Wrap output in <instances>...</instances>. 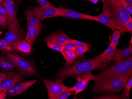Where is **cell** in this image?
Wrapping results in <instances>:
<instances>
[{
    "label": "cell",
    "mask_w": 132,
    "mask_h": 99,
    "mask_svg": "<svg viewBox=\"0 0 132 99\" xmlns=\"http://www.w3.org/2000/svg\"><path fill=\"white\" fill-rule=\"evenodd\" d=\"M108 63L99 62L94 59L81 58L70 66H66L57 73V80L62 81L67 77L76 78L80 75L96 69H104L108 67Z\"/></svg>",
    "instance_id": "obj_1"
},
{
    "label": "cell",
    "mask_w": 132,
    "mask_h": 99,
    "mask_svg": "<svg viewBox=\"0 0 132 99\" xmlns=\"http://www.w3.org/2000/svg\"><path fill=\"white\" fill-rule=\"evenodd\" d=\"M103 10H106L109 13L113 20L121 28V32H126L125 26L127 23L132 20L128 12L122 6L118 0H105L103 1Z\"/></svg>",
    "instance_id": "obj_2"
},
{
    "label": "cell",
    "mask_w": 132,
    "mask_h": 99,
    "mask_svg": "<svg viewBox=\"0 0 132 99\" xmlns=\"http://www.w3.org/2000/svg\"><path fill=\"white\" fill-rule=\"evenodd\" d=\"M129 77H101L96 76L95 83L93 87L95 93H117L124 88Z\"/></svg>",
    "instance_id": "obj_3"
},
{
    "label": "cell",
    "mask_w": 132,
    "mask_h": 99,
    "mask_svg": "<svg viewBox=\"0 0 132 99\" xmlns=\"http://www.w3.org/2000/svg\"><path fill=\"white\" fill-rule=\"evenodd\" d=\"M132 76V55L120 61H115L96 75V76L101 77H129Z\"/></svg>",
    "instance_id": "obj_4"
},
{
    "label": "cell",
    "mask_w": 132,
    "mask_h": 99,
    "mask_svg": "<svg viewBox=\"0 0 132 99\" xmlns=\"http://www.w3.org/2000/svg\"><path fill=\"white\" fill-rule=\"evenodd\" d=\"M7 55L13 60L19 69L21 74L23 75L37 76L38 72L34 66L29 60L22 57L15 52L7 53Z\"/></svg>",
    "instance_id": "obj_5"
},
{
    "label": "cell",
    "mask_w": 132,
    "mask_h": 99,
    "mask_svg": "<svg viewBox=\"0 0 132 99\" xmlns=\"http://www.w3.org/2000/svg\"><path fill=\"white\" fill-rule=\"evenodd\" d=\"M43 82L47 89L49 99H57L63 92L71 91V87L65 85L61 81L44 80Z\"/></svg>",
    "instance_id": "obj_6"
},
{
    "label": "cell",
    "mask_w": 132,
    "mask_h": 99,
    "mask_svg": "<svg viewBox=\"0 0 132 99\" xmlns=\"http://www.w3.org/2000/svg\"><path fill=\"white\" fill-rule=\"evenodd\" d=\"M76 78L77 82L73 87H71V91L75 92V97L78 94L86 88L90 80H95L96 75H93L91 71H88L84 73V74L78 75Z\"/></svg>",
    "instance_id": "obj_7"
},
{
    "label": "cell",
    "mask_w": 132,
    "mask_h": 99,
    "mask_svg": "<svg viewBox=\"0 0 132 99\" xmlns=\"http://www.w3.org/2000/svg\"><path fill=\"white\" fill-rule=\"evenodd\" d=\"M8 12L7 28L9 30L17 31L21 29L17 17V10L14 3L3 2Z\"/></svg>",
    "instance_id": "obj_8"
},
{
    "label": "cell",
    "mask_w": 132,
    "mask_h": 99,
    "mask_svg": "<svg viewBox=\"0 0 132 99\" xmlns=\"http://www.w3.org/2000/svg\"><path fill=\"white\" fill-rule=\"evenodd\" d=\"M23 79L21 74L12 71L5 72L4 77L0 82V92L8 90Z\"/></svg>",
    "instance_id": "obj_9"
},
{
    "label": "cell",
    "mask_w": 132,
    "mask_h": 99,
    "mask_svg": "<svg viewBox=\"0 0 132 99\" xmlns=\"http://www.w3.org/2000/svg\"><path fill=\"white\" fill-rule=\"evenodd\" d=\"M37 82V80H31L18 83L8 89L6 91V94L7 95L11 96L20 95L27 91Z\"/></svg>",
    "instance_id": "obj_10"
},
{
    "label": "cell",
    "mask_w": 132,
    "mask_h": 99,
    "mask_svg": "<svg viewBox=\"0 0 132 99\" xmlns=\"http://www.w3.org/2000/svg\"><path fill=\"white\" fill-rule=\"evenodd\" d=\"M3 40L11 46L14 47L23 40H25L23 30L22 29L17 31L9 30L4 36Z\"/></svg>",
    "instance_id": "obj_11"
},
{
    "label": "cell",
    "mask_w": 132,
    "mask_h": 99,
    "mask_svg": "<svg viewBox=\"0 0 132 99\" xmlns=\"http://www.w3.org/2000/svg\"><path fill=\"white\" fill-rule=\"evenodd\" d=\"M95 18V21L100 22L106 26L112 29L113 32L116 30L121 31V27L115 23L110 14L106 10H103V12L98 16H96Z\"/></svg>",
    "instance_id": "obj_12"
},
{
    "label": "cell",
    "mask_w": 132,
    "mask_h": 99,
    "mask_svg": "<svg viewBox=\"0 0 132 99\" xmlns=\"http://www.w3.org/2000/svg\"><path fill=\"white\" fill-rule=\"evenodd\" d=\"M61 17L73 19L96 21L95 16L82 14L75 10L64 8L62 7H61Z\"/></svg>",
    "instance_id": "obj_13"
},
{
    "label": "cell",
    "mask_w": 132,
    "mask_h": 99,
    "mask_svg": "<svg viewBox=\"0 0 132 99\" xmlns=\"http://www.w3.org/2000/svg\"><path fill=\"white\" fill-rule=\"evenodd\" d=\"M40 17V20L43 21L46 18L60 17L61 14V7L56 8L55 6L43 8L36 7Z\"/></svg>",
    "instance_id": "obj_14"
},
{
    "label": "cell",
    "mask_w": 132,
    "mask_h": 99,
    "mask_svg": "<svg viewBox=\"0 0 132 99\" xmlns=\"http://www.w3.org/2000/svg\"><path fill=\"white\" fill-rule=\"evenodd\" d=\"M70 38L67 35L62 32H57L47 36L43 39L46 42L54 43L62 45H65L70 42Z\"/></svg>",
    "instance_id": "obj_15"
},
{
    "label": "cell",
    "mask_w": 132,
    "mask_h": 99,
    "mask_svg": "<svg viewBox=\"0 0 132 99\" xmlns=\"http://www.w3.org/2000/svg\"><path fill=\"white\" fill-rule=\"evenodd\" d=\"M25 16L28 27L35 26L40 22V17L36 7L26 10Z\"/></svg>",
    "instance_id": "obj_16"
},
{
    "label": "cell",
    "mask_w": 132,
    "mask_h": 99,
    "mask_svg": "<svg viewBox=\"0 0 132 99\" xmlns=\"http://www.w3.org/2000/svg\"><path fill=\"white\" fill-rule=\"evenodd\" d=\"M116 48L117 46H114L110 43L109 46L103 53L96 56L94 58L99 62L109 63L112 60L113 53Z\"/></svg>",
    "instance_id": "obj_17"
},
{
    "label": "cell",
    "mask_w": 132,
    "mask_h": 99,
    "mask_svg": "<svg viewBox=\"0 0 132 99\" xmlns=\"http://www.w3.org/2000/svg\"><path fill=\"white\" fill-rule=\"evenodd\" d=\"M132 45H130L127 48L123 49H119L116 48L113 53L112 60L119 61L124 59L130 55H132Z\"/></svg>",
    "instance_id": "obj_18"
},
{
    "label": "cell",
    "mask_w": 132,
    "mask_h": 99,
    "mask_svg": "<svg viewBox=\"0 0 132 99\" xmlns=\"http://www.w3.org/2000/svg\"><path fill=\"white\" fill-rule=\"evenodd\" d=\"M42 23L40 22L39 24L35 26L28 27L26 36L25 40L31 45L33 44L39 32L40 31L42 27Z\"/></svg>",
    "instance_id": "obj_19"
},
{
    "label": "cell",
    "mask_w": 132,
    "mask_h": 99,
    "mask_svg": "<svg viewBox=\"0 0 132 99\" xmlns=\"http://www.w3.org/2000/svg\"><path fill=\"white\" fill-rule=\"evenodd\" d=\"M0 66L5 70H9L17 68L14 62L7 54H0Z\"/></svg>",
    "instance_id": "obj_20"
},
{
    "label": "cell",
    "mask_w": 132,
    "mask_h": 99,
    "mask_svg": "<svg viewBox=\"0 0 132 99\" xmlns=\"http://www.w3.org/2000/svg\"><path fill=\"white\" fill-rule=\"evenodd\" d=\"M13 48L15 51L24 54H28L31 51V44L26 40H23Z\"/></svg>",
    "instance_id": "obj_21"
},
{
    "label": "cell",
    "mask_w": 132,
    "mask_h": 99,
    "mask_svg": "<svg viewBox=\"0 0 132 99\" xmlns=\"http://www.w3.org/2000/svg\"><path fill=\"white\" fill-rule=\"evenodd\" d=\"M78 57L76 55L75 52L69 51L66 53L65 58L66 60L67 66L72 65L76 60Z\"/></svg>",
    "instance_id": "obj_22"
},
{
    "label": "cell",
    "mask_w": 132,
    "mask_h": 99,
    "mask_svg": "<svg viewBox=\"0 0 132 99\" xmlns=\"http://www.w3.org/2000/svg\"><path fill=\"white\" fill-rule=\"evenodd\" d=\"M0 51L5 53H10L15 50L13 47L10 46L3 39L0 38Z\"/></svg>",
    "instance_id": "obj_23"
},
{
    "label": "cell",
    "mask_w": 132,
    "mask_h": 99,
    "mask_svg": "<svg viewBox=\"0 0 132 99\" xmlns=\"http://www.w3.org/2000/svg\"><path fill=\"white\" fill-rule=\"evenodd\" d=\"M129 77L127 82L125 86L123 94L127 99H129L130 92L132 87V77Z\"/></svg>",
    "instance_id": "obj_24"
},
{
    "label": "cell",
    "mask_w": 132,
    "mask_h": 99,
    "mask_svg": "<svg viewBox=\"0 0 132 99\" xmlns=\"http://www.w3.org/2000/svg\"><path fill=\"white\" fill-rule=\"evenodd\" d=\"M121 32L118 30H116L113 31L112 35V38L110 40V43L113 44L114 46H117L119 38L121 36Z\"/></svg>",
    "instance_id": "obj_25"
},
{
    "label": "cell",
    "mask_w": 132,
    "mask_h": 99,
    "mask_svg": "<svg viewBox=\"0 0 132 99\" xmlns=\"http://www.w3.org/2000/svg\"><path fill=\"white\" fill-rule=\"evenodd\" d=\"M76 49V47L75 45L73 43H72L71 42H69L65 44L64 48L61 53L64 59L65 54L67 52L69 51L75 52Z\"/></svg>",
    "instance_id": "obj_26"
},
{
    "label": "cell",
    "mask_w": 132,
    "mask_h": 99,
    "mask_svg": "<svg viewBox=\"0 0 132 99\" xmlns=\"http://www.w3.org/2000/svg\"><path fill=\"white\" fill-rule=\"evenodd\" d=\"M65 45H62L54 43L47 42V46L50 48L61 53L64 48Z\"/></svg>",
    "instance_id": "obj_27"
},
{
    "label": "cell",
    "mask_w": 132,
    "mask_h": 99,
    "mask_svg": "<svg viewBox=\"0 0 132 99\" xmlns=\"http://www.w3.org/2000/svg\"><path fill=\"white\" fill-rule=\"evenodd\" d=\"M95 99H126V97L123 96V94L117 95V94H112V95H103L101 97H97Z\"/></svg>",
    "instance_id": "obj_28"
},
{
    "label": "cell",
    "mask_w": 132,
    "mask_h": 99,
    "mask_svg": "<svg viewBox=\"0 0 132 99\" xmlns=\"http://www.w3.org/2000/svg\"><path fill=\"white\" fill-rule=\"evenodd\" d=\"M70 41L72 43H73L75 45L76 48H81V47L90 48L92 46V44L86 43L84 42H81L80 41L78 40H74V39H72L70 38Z\"/></svg>",
    "instance_id": "obj_29"
},
{
    "label": "cell",
    "mask_w": 132,
    "mask_h": 99,
    "mask_svg": "<svg viewBox=\"0 0 132 99\" xmlns=\"http://www.w3.org/2000/svg\"><path fill=\"white\" fill-rule=\"evenodd\" d=\"M0 15L7 22L8 21V12L3 2L0 3Z\"/></svg>",
    "instance_id": "obj_30"
},
{
    "label": "cell",
    "mask_w": 132,
    "mask_h": 99,
    "mask_svg": "<svg viewBox=\"0 0 132 99\" xmlns=\"http://www.w3.org/2000/svg\"><path fill=\"white\" fill-rule=\"evenodd\" d=\"M122 6L128 12L130 15L132 14V4L129 3L125 0H118Z\"/></svg>",
    "instance_id": "obj_31"
},
{
    "label": "cell",
    "mask_w": 132,
    "mask_h": 99,
    "mask_svg": "<svg viewBox=\"0 0 132 99\" xmlns=\"http://www.w3.org/2000/svg\"><path fill=\"white\" fill-rule=\"evenodd\" d=\"M90 51V48L89 47H81V48H77L75 51L77 57L82 56L84 54L87 53Z\"/></svg>",
    "instance_id": "obj_32"
},
{
    "label": "cell",
    "mask_w": 132,
    "mask_h": 99,
    "mask_svg": "<svg viewBox=\"0 0 132 99\" xmlns=\"http://www.w3.org/2000/svg\"><path fill=\"white\" fill-rule=\"evenodd\" d=\"M75 94L74 91H66L63 92L58 97L57 99H67L70 96Z\"/></svg>",
    "instance_id": "obj_33"
},
{
    "label": "cell",
    "mask_w": 132,
    "mask_h": 99,
    "mask_svg": "<svg viewBox=\"0 0 132 99\" xmlns=\"http://www.w3.org/2000/svg\"><path fill=\"white\" fill-rule=\"evenodd\" d=\"M43 8L52 7V5L47 0H36Z\"/></svg>",
    "instance_id": "obj_34"
},
{
    "label": "cell",
    "mask_w": 132,
    "mask_h": 99,
    "mask_svg": "<svg viewBox=\"0 0 132 99\" xmlns=\"http://www.w3.org/2000/svg\"><path fill=\"white\" fill-rule=\"evenodd\" d=\"M7 22L0 15V29H5L7 28Z\"/></svg>",
    "instance_id": "obj_35"
},
{
    "label": "cell",
    "mask_w": 132,
    "mask_h": 99,
    "mask_svg": "<svg viewBox=\"0 0 132 99\" xmlns=\"http://www.w3.org/2000/svg\"><path fill=\"white\" fill-rule=\"evenodd\" d=\"M126 32H129L132 33V20L128 22L126 25L125 26Z\"/></svg>",
    "instance_id": "obj_36"
},
{
    "label": "cell",
    "mask_w": 132,
    "mask_h": 99,
    "mask_svg": "<svg viewBox=\"0 0 132 99\" xmlns=\"http://www.w3.org/2000/svg\"><path fill=\"white\" fill-rule=\"evenodd\" d=\"M7 90H4L0 92V99H6V97L7 94H6V91Z\"/></svg>",
    "instance_id": "obj_37"
},
{
    "label": "cell",
    "mask_w": 132,
    "mask_h": 99,
    "mask_svg": "<svg viewBox=\"0 0 132 99\" xmlns=\"http://www.w3.org/2000/svg\"><path fill=\"white\" fill-rule=\"evenodd\" d=\"M4 76V73L0 72V82L3 79Z\"/></svg>",
    "instance_id": "obj_38"
},
{
    "label": "cell",
    "mask_w": 132,
    "mask_h": 99,
    "mask_svg": "<svg viewBox=\"0 0 132 99\" xmlns=\"http://www.w3.org/2000/svg\"><path fill=\"white\" fill-rule=\"evenodd\" d=\"M88 1L92 2L94 4H97V3H98V1H99V0H88Z\"/></svg>",
    "instance_id": "obj_39"
},
{
    "label": "cell",
    "mask_w": 132,
    "mask_h": 99,
    "mask_svg": "<svg viewBox=\"0 0 132 99\" xmlns=\"http://www.w3.org/2000/svg\"><path fill=\"white\" fill-rule=\"evenodd\" d=\"M4 2L12 3H14V0H4Z\"/></svg>",
    "instance_id": "obj_40"
},
{
    "label": "cell",
    "mask_w": 132,
    "mask_h": 99,
    "mask_svg": "<svg viewBox=\"0 0 132 99\" xmlns=\"http://www.w3.org/2000/svg\"><path fill=\"white\" fill-rule=\"evenodd\" d=\"M125 1L128 2L129 3L132 4V0H125Z\"/></svg>",
    "instance_id": "obj_41"
},
{
    "label": "cell",
    "mask_w": 132,
    "mask_h": 99,
    "mask_svg": "<svg viewBox=\"0 0 132 99\" xmlns=\"http://www.w3.org/2000/svg\"><path fill=\"white\" fill-rule=\"evenodd\" d=\"M132 37H131V39H130V45H132Z\"/></svg>",
    "instance_id": "obj_42"
},
{
    "label": "cell",
    "mask_w": 132,
    "mask_h": 99,
    "mask_svg": "<svg viewBox=\"0 0 132 99\" xmlns=\"http://www.w3.org/2000/svg\"><path fill=\"white\" fill-rule=\"evenodd\" d=\"M4 0H0V3H1V2H4Z\"/></svg>",
    "instance_id": "obj_43"
},
{
    "label": "cell",
    "mask_w": 132,
    "mask_h": 99,
    "mask_svg": "<svg viewBox=\"0 0 132 99\" xmlns=\"http://www.w3.org/2000/svg\"><path fill=\"white\" fill-rule=\"evenodd\" d=\"M101 1H102L103 2V1H104L105 0H101Z\"/></svg>",
    "instance_id": "obj_44"
},
{
    "label": "cell",
    "mask_w": 132,
    "mask_h": 99,
    "mask_svg": "<svg viewBox=\"0 0 132 99\" xmlns=\"http://www.w3.org/2000/svg\"><path fill=\"white\" fill-rule=\"evenodd\" d=\"M110 1H116V0H110Z\"/></svg>",
    "instance_id": "obj_45"
}]
</instances>
